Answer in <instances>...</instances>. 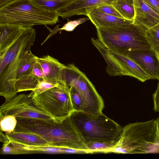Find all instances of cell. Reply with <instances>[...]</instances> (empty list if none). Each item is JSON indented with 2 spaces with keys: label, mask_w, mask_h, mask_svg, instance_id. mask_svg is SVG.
<instances>
[{
  "label": "cell",
  "mask_w": 159,
  "mask_h": 159,
  "mask_svg": "<svg viewBox=\"0 0 159 159\" xmlns=\"http://www.w3.org/2000/svg\"><path fill=\"white\" fill-rule=\"evenodd\" d=\"M69 88L71 100L74 111L86 113L87 107L81 95L73 86H70Z\"/></svg>",
  "instance_id": "cell-24"
},
{
  "label": "cell",
  "mask_w": 159,
  "mask_h": 159,
  "mask_svg": "<svg viewBox=\"0 0 159 159\" xmlns=\"http://www.w3.org/2000/svg\"><path fill=\"white\" fill-rule=\"evenodd\" d=\"M39 7L47 11L57 12L76 0H31Z\"/></svg>",
  "instance_id": "cell-22"
},
{
  "label": "cell",
  "mask_w": 159,
  "mask_h": 159,
  "mask_svg": "<svg viewBox=\"0 0 159 159\" xmlns=\"http://www.w3.org/2000/svg\"><path fill=\"white\" fill-rule=\"evenodd\" d=\"M34 103L55 121L61 122L74 112L70 88L62 80L51 88L32 98Z\"/></svg>",
  "instance_id": "cell-6"
},
{
  "label": "cell",
  "mask_w": 159,
  "mask_h": 159,
  "mask_svg": "<svg viewBox=\"0 0 159 159\" xmlns=\"http://www.w3.org/2000/svg\"><path fill=\"white\" fill-rule=\"evenodd\" d=\"M5 134L10 142H15L30 145L50 146L44 138L32 133L14 131L11 133H6Z\"/></svg>",
  "instance_id": "cell-19"
},
{
  "label": "cell",
  "mask_w": 159,
  "mask_h": 159,
  "mask_svg": "<svg viewBox=\"0 0 159 159\" xmlns=\"http://www.w3.org/2000/svg\"><path fill=\"white\" fill-rule=\"evenodd\" d=\"M41 80L35 74L32 70L30 73L17 80L15 84L16 90L17 93L33 91Z\"/></svg>",
  "instance_id": "cell-21"
},
{
  "label": "cell",
  "mask_w": 159,
  "mask_h": 159,
  "mask_svg": "<svg viewBox=\"0 0 159 159\" xmlns=\"http://www.w3.org/2000/svg\"><path fill=\"white\" fill-rule=\"evenodd\" d=\"M127 56L136 63L148 75L150 79L159 81V58L152 48L131 51Z\"/></svg>",
  "instance_id": "cell-11"
},
{
  "label": "cell",
  "mask_w": 159,
  "mask_h": 159,
  "mask_svg": "<svg viewBox=\"0 0 159 159\" xmlns=\"http://www.w3.org/2000/svg\"><path fill=\"white\" fill-rule=\"evenodd\" d=\"M0 154H14V149L10 144L3 145L1 149Z\"/></svg>",
  "instance_id": "cell-33"
},
{
  "label": "cell",
  "mask_w": 159,
  "mask_h": 159,
  "mask_svg": "<svg viewBox=\"0 0 159 159\" xmlns=\"http://www.w3.org/2000/svg\"><path fill=\"white\" fill-rule=\"evenodd\" d=\"M25 27L15 24L0 23V56L21 35Z\"/></svg>",
  "instance_id": "cell-17"
},
{
  "label": "cell",
  "mask_w": 159,
  "mask_h": 159,
  "mask_svg": "<svg viewBox=\"0 0 159 159\" xmlns=\"http://www.w3.org/2000/svg\"><path fill=\"white\" fill-rule=\"evenodd\" d=\"M116 0H76L57 12L59 16L64 19L77 15L87 16L88 11L102 4H112Z\"/></svg>",
  "instance_id": "cell-13"
},
{
  "label": "cell",
  "mask_w": 159,
  "mask_h": 159,
  "mask_svg": "<svg viewBox=\"0 0 159 159\" xmlns=\"http://www.w3.org/2000/svg\"><path fill=\"white\" fill-rule=\"evenodd\" d=\"M97 8L100 11L104 13L117 17L124 18L112 4H102L98 6Z\"/></svg>",
  "instance_id": "cell-31"
},
{
  "label": "cell",
  "mask_w": 159,
  "mask_h": 159,
  "mask_svg": "<svg viewBox=\"0 0 159 159\" xmlns=\"http://www.w3.org/2000/svg\"><path fill=\"white\" fill-rule=\"evenodd\" d=\"M90 153L95 152L108 153L109 149L115 145L101 142H90L87 143Z\"/></svg>",
  "instance_id": "cell-29"
},
{
  "label": "cell",
  "mask_w": 159,
  "mask_h": 159,
  "mask_svg": "<svg viewBox=\"0 0 159 159\" xmlns=\"http://www.w3.org/2000/svg\"><path fill=\"white\" fill-rule=\"evenodd\" d=\"M0 113L12 115L16 118L53 120L46 113L35 105L32 98L29 94H19L5 101L0 107Z\"/></svg>",
  "instance_id": "cell-8"
},
{
  "label": "cell",
  "mask_w": 159,
  "mask_h": 159,
  "mask_svg": "<svg viewBox=\"0 0 159 159\" xmlns=\"http://www.w3.org/2000/svg\"><path fill=\"white\" fill-rule=\"evenodd\" d=\"M112 5L124 18L133 21L135 16L133 5L124 0H116Z\"/></svg>",
  "instance_id": "cell-23"
},
{
  "label": "cell",
  "mask_w": 159,
  "mask_h": 159,
  "mask_svg": "<svg viewBox=\"0 0 159 159\" xmlns=\"http://www.w3.org/2000/svg\"><path fill=\"white\" fill-rule=\"evenodd\" d=\"M149 6L159 13V7L156 0H143Z\"/></svg>",
  "instance_id": "cell-34"
},
{
  "label": "cell",
  "mask_w": 159,
  "mask_h": 159,
  "mask_svg": "<svg viewBox=\"0 0 159 159\" xmlns=\"http://www.w3.org/2000/svg\"><path fill=\"white\" fill-rule=\"evenodd\" d=\"M159 153V118L129 123L123 127L118 142L109 152Z\"/></svg>",
  "instance_id": "cell-2"
},
{
  "label": "cell",
  "mask_w": 159,
  "mask_h": 159,
  "mask_svg": "<svg viewBox=\"0 0 159 159\" xmlns=\"http://www.w3.org/2000/svg\"><path fill=\"white\" fill-rule=\"evenodd\" d=\"M62 80L68 87H74L79 93L87 107L86 113H102L103 100L85 74L73 64L66 66L62 74Z\"/></svg>",
  "instance_id": "cell-7"
},
{
  "label": "cell",
  "mask_w": 159,
  "mask_h": 159,
  "mask_svg": "<svg viewBox=\"0 0 159 159\" xmlns=\"http://www.w3.org/2000/svg\"><path fill=\"white\" fill-rule=\"evenodd\" d=\"M0 130L6 133L14 131L17 121L16 118L11 115H3L0 113Z\"/></svg>",
  "instance_id": "cell-26"
},
{
  "label": "cell",
  "mask_w": 159,
  "mask_h": 159,
  "mask_svg": "<svg viewBox=\"0 0 159 159\" xmlns=\"http://www.w3.org/2000/svg\"><path fill=\"white\" fill-rule=\"evenodd\" d=\"M98 39L109 50L127 56L129 52L152 48L147 30L132 23L117 27L96 28Z\"/></svg>",
  "instance_id": "cell-4"
},
{
  "label": "cell",
  "mask_w": 159,
  "mask_h": 159,
  "mask_svg": "<svg viewBox=\"0 0 159 159\" xmlns=\"http://www.w3.org/2000/svg\"><path fill=\"white\" fill-rule=\"evenodd\" d=\"M31 52L30 51L26 52L13 60L0 73V95L5 98V101L16 95L18 93L15 88V84L17 71Z\"/></svg>",
  "instance_id": "cell-10"
},
{
  "label": "cell",
  "mask_w": 159,
  "mask_h": 159,
  "mask_svg": "<svg viewBox=\"0 0 159 159\" xmlns=\"http://www.w3.org/2000/svg\"><path fill=\"white\" fill-rule=\"evenodd\" d=\"M135 16L133 24L147 30L159 23V13L143 0H134Z\"/></svg>",
  "instance_id": "cell-12"
},
{
  "label": "cell",
  "mask_w": 159,
  "mask_h": 159,
  "mask_svg": "<svg viewBox=\"0 0 159 159\" xmlns=\"http://www.w3.org/2000/svg\"><path fill=\"white\" fill-rule=\"evenodd\" d=\"M153 102V109L155 112H159V81L157 89L152 95Z\"/></svg>",
  "instance_id": "cell-32"
},
{
  "label": "cell",
  "mask_w": 159,
  "mask_h": 159,
  "mask_svg": "<svg viewBox=\"0 0 159 159\" xmlns=\"http://www.w3.org/2000/svg\"><path fill=\"white\" fill-rule=\"evenodd\" d=\"M57 12L43 9L31 0H14L0 7V23H10L24 27L53 25L59 21Z\"/></svg>",
  "instance_id": "cell-5"
},
{
  "label": "cell",
  "mask_w": 159,
  "mask_h": 159,
  "mask_svg": "<svg viewBox=\"0 0 159 159\" xmlns=\"http://www.w3.org/2000/svg\"><path fill=\"white\" fill-rule=\"evenodd\" d=\"M36 31L32 27H26L21 35L0 56V73L6 66L14 59L26 52L31 51V47L35 42Z\"/></svg>",
  "instance_id": "cell-9"
},
{
  "label": "cell",
  "mask_w": 159,
  "mask_h": 159,
  "mask_svg": "<svg viewBox=\"0 0 159 159\" xmlns=\"http://www.w3.org/2000/svg\"><path fill=\"white\" fill-rule=\"evenodd\" d=\"M110 56L122 69L123 75H128L144 82L150 78L148 75L135 61L127 56L108 50Z\"/></svg>",
  "instance_id": "cell-14"
},
{
  "label": "cell",
  "mask_w": 159,
  "mask_h": 159,
  "mask_svg": "<svg viewBox=\"0 0 159 159\" xmlns=\"http://www.w3.org/2000/svg\"><path fill=\"white\" fill-rule=\"evenodd\" d=\"M14 131L28 132L38 135L50 146L84 150L90 153L81 134L70 116L61 122L52 120L16 118Z\"/></svg>",
  "instance_id": "cell-1"
},
{
  "label": "cell",
  "mask_w": 159,
  "mask_h": 159,
  "mask_svg": "<svg viewBox=\"0 0 159 159\" xmlns=\"http://www.w3.org/2000/svg\"><path fill=\"white\" fill-rule=\"evenodd\" d=\"M70 117L86 144L101 142L115 144L120 138L123 127L103 113L94 115L74 111Z\"/></svg>",
  "instance_id": "cell-3"
},
{
  "label": "cell",
  "mask_w": 159,
  "mask_h": 159,
  "mask_svg": "<svg viewBox=\"0 0 159 159\" xmlns=\"http://www.w3.org/2000/svg\"><path fill=\"white\" fill-rule=\"evenodd\" d=\"M157 2V4L158 7H159V0H156Z\"/></svg>",
  "instance_id": "cell-38"
},
{
  "label": "cell",
  "mask_w": 159,
  "mask_h": 159,
  "mask_svg": "<svg viewBox=\"0 0 159 159\" xmlns=\"http://www.w3.org/2000/svg\"><path fill=\"white\" fill-rule=\"evenodd\" d=\"M87 16L95 25L96 28H108L117 27L133 23L129 20L104 13L97 7L87 12Z\"/></svg>",
  "instance_id": "cell-15"
},
{
  "label": "cell",
  "mask_w": 159,
  "mask_h": 159,
  "mask_svg": "<svg viewBox=\"0 0 159 159\" xmlns=\"http://www.w3.org/2000/svg\"><path fill=\"white\" fill-rule=\"evenodd\" d=\"M14 0H0V7H2Z\"/></svg>",
  "instance_id": "cell-36"
},
{
  "label": "cell",
  "mask_w": 159,
  "mask_h": 159,
  "mask_svg": "<svg viewBox=\"0 0 159 159\" xmlns=\"http://www.w3.org/2000/svg\"><path fill=\"white\" fill-rule=\"evenodd\" d=\"M59 83L42 79L40 80L34 89L29 95L33 98L51 88L58 86Z\"/></svg>",
  "instance_id": "cell-28"
},
{
  "label": "cell",
  "mask_w": 159,
  "mask_h": 159,
  "mask_svg": "<svg viewBox=\"0 0 159 159\" xmlns=\"http://www.w3.org/2000/svg\"><path fill=\"white\" fill-rule=\"evenodd\" d=\"M90 20L89 17L80 18L68 21L61 28L57 29V32L62 30L67 31H73L79 25Z\"/></svg>",
  "instance_id": "cell-30"
},
{
  "label": "cell",
  "mask_w": 159,
  "mask_h": 159,
  "mask_svg": "<svg viewBox=\"0 0 159 159\" xmlns=\"http://www.w3.org/2000/svg\"><path fill=\"white\" fill-rule=\"evenodd\" d=\"M148 40L152 49L157 53L159 52V23L147 30Z\"/></svg>",
  "instance_id": "cell-27"
},
{
  "label": "cell",
  "mask_w": 159,
  "mask_h": 159,
  "mask_svg": "<svg viewBox=\"0 0 159 159\" xmlns=\"http://www.w3.org/2000/svg\"><path fill=\"white\" fill-rule=\"evenodd\" d=\"M38 57L32 52L30 53L28 57L20 66L16 74V80L31 71L34 65L37 63Z\"/></svg>",
  "instance_id": "cell-25"
},
{
  "label": "cell",
  "mask_w": 159,
  "mask_h": 159,
  "mask_svg": "<svg viewBox=\"0 0 159 159\" xmlns=\"http://www.w3.org/2000/svg\"><path fill=\"white\" fill-rule=\"evenodd\" d=\"M14 149V154L34 153H66V148L50 146L30 145L15 142H10Z\"/></svg>",
  "instance_id": "cell-18"
},
{
  "label": "cell",
  "mask_w": 159,
  "mask_h": 159,
  "mask_svg": "<svg viewBox=\"0 0 159 159\" xmlns=\"http://www.w3.org/2000/svg\"><path fill=\"white\" fill-rule=\"evenodd\" d=\"M92 43L102 54L107 65L106 72L112 76L123 75V71L114 60L110 56L108 49L98 39L92 38Z\"/></svg>",
  "instance_id": "cell-20"
},
{
  "label": "cell",
  "mask_w": 159,
  "mask_h": 159,
  "mask_svg": "<svg viewBox=\"0 0 159 159\" xmlns=\"http://www.w3.org/2000/svg\"><path fill=\"white\" fill-rule=\"evenodd\" d=\"M157 54H158V57L159 58V52L157 53Z\"/></svg>",
  "instance_id": "cell-39"
},
{
  "label": "cell",
  "mask_w": 159,
  "mask_h": 159,
  "mask_svg": "<svg viewBox=\"0 0 159 159\" xmlns=\"http://www.w3.org/2000/svg\"><path fill=\"white\" fill-rule=\"evenodd\" d=\"M126 2L134 5V0H124Z\"/></svg>",
  "instance_id": "cell-37"
},
{
  "label": "cell",
  "mask_w": 159,
  "mask_h": 159,
  "mask_svg": "<svg viewBox=\"0 0 159 159\" xmlns=\"http://www.w3.org/2000/svg\"><path fill=\"white\" fill-rule=\"evenodd\" d=\"M0 141L3 143V145L7 144L9 143V139L6 134H4L2 131L0 132Z\"/></svg>",
  "instance_id": "cell-35"
},
{
  "label": "cell",
  "mask_w": 159,
  "mask_h": 159,
  "mask_svg": "<svg viewBox=\"0 0 159 159\" xmlns=\"http://www.w3.org/2000/svg\"><path fill=\"white\" fill-rule=\"evenodd\" d=\"M37 62L42 69L43 79L58 83L62 81V72L66 65L49 55L38 57Z\"/></svg>",
  "instance_id": "cell-16"
}]
</instances>
